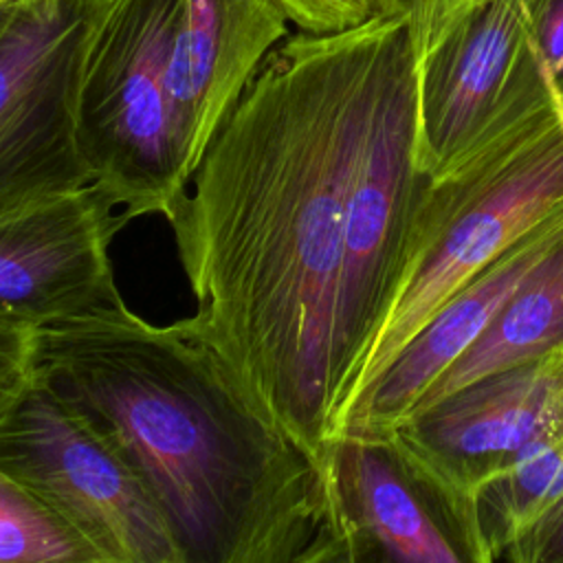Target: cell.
Returning <instances> with one entry per match:
<instances>
[{"label": "cell", "instance_id": "obj_1", "mask_svg": "<svg viewBox=\"0 0 563 563\" xmlns=\"http://www.w3.org/2000/svg\"><path fill=\"white\" fill-rule=\"evenodd\" d=\"M416 13L286 35L165 216L196 301L194 328L314 466L339 402L352 187L387 66Z\"/></svg>", "mask_w": 563, "mask_h": 563}, {"label": "cell", "instance_id": "obj_2", "mask_svg": "<svg viewBox=\"0 0 563 563\" xmlns=\"http://www.w3.org/2000/svg\"><path fill=\"white\" fill-rule=\"evenodd\" d=\"M35 367L128 457L185 563L321 559L317 466L189 317L152 323L119 295L40 328Z\"/></svg>", "mask_w": 563, "mask_h": 563}, {"label": "cell", "instance_id": "obj_3", "mask_svg": "<svg viewBox=\"0 0 563 563\" xmlns=\"http://www.w3.org/2000/svg\"><path fill=\"white\" fill-rule=\"evenodd\" d=\"M183 0H110L81 68L77 132L92 183L132 220L167 216L189 180L172 57Z\"/></svg>", "mask_w": 563, "mask_h": 563}, {"label": "cell", "instance_id": "obj_4", "mask_svg": "<svg viewBox=\"0 0 563 563\" xmlns=\"http://www.w3.org/2000/svg\"><path fill=\"white\" fill-rule=\"evenodd\" d=\"M0 468L79 537L97 563H185L128 457L37 372L0 416Z\"/></svg>", "mask_w": 563, "mask_h": 563}, {"label": "cell", "instance_id": "obj_5", "mask_svg": "<svg viewBox=\"0 0 563 563\" xmlns=\"http://www.w3.org/2000/svg\"><path fill=\"white\" fill-rule=\"evenodd\" d=\"M110 0H11L0 26V220L92 183L77 95Z\"/></svg>", "mask_w": 563, "mask_h": 563}, {"label": "cell", "instance_id": "obj_6", "mask_svg": "<svg viewBox=\"0 0 563 563\" xmlns=\"http://www.w3.org/2000/svg\"><path fill=\"white\" fill-rule=\"evenodd\" d=\"M128 220L97 183L2 218L0 317L40 330L119 297L110 244Z\"/></svg>", "mask_w": 563, "mask_h": 563}, {"label": "cell", "instance_id": "obj_7", "mask_svg": "<svg viewBox=\"0 0 563 563\" xmlns=\"http://www.w3.org/2000/svg\"><path fill=\"white\" fill-rule=\"evenodd\" d=\"M528 46V0H453L427 20L420 68L431 169L506 97Z\"/></svg>", "mask_w": 563, "mask_h": 563}, {"label": "cell", "instance_id": "obj_8", "mask_svg": "<svg viewBox=\"0 0 563 563\" xmlns=\"http://www.w3.org/2000/svg\"><path fill=\"white\" fill-rule=\"evenodd\" d=\"M561 244L563 209L501 253L435 312L365 394L339 438L356 435L385 442L418 398L468 350L512 292Z\"/></svg>", "mask_w": 563, "mask_h": 563}, {"label": "cell", "instance_id": "obj_9", "mask_svg": "<svg viewBox=\"0 0 563 563\" xmlns=\"http://www.w3.org/2000/svg\"><path fill=\"white\" fill-rule=\"evenodd\" d=\"M288 24L275 0L180 2L172 90L189 174Z\"/></svg>", "mask_w": 563, "mask_h": 563}, {"label": "cell", "instance_id": "obj_10", "mask_svg": "<svg viewBox=\"0 0 563 563\" xmlns=\"http://www.w3.org/2000/svg\"><path fill=\"white\" fill-rule=\"evenodd\" d=\"M563 418V347L486 376L405 420L387 440H416L435 457L508 460Z\"/></svg>", "mask_w": 563, "mask_h": 563}, {"label": "cell", "instance_id": "obj_11", "mask_svg": "<svg viewBox=\"0 0 563 563\" xmlns=\"http://www.w3.org/2000/svg\"><path fill=\"white\" fill-rule=\"evenodd\" d=\"M563 347V244L512 292L486 330L418 398L409 418L455 391ZM402 420V422H405Z\"/></svg>", "mask_w": 563, "mask_h": 563}, {"label": "cell", "instance_id": "obj_12", "mask_svg": "<svg viewBox=\"0 0 563 563\" xmlns=\"http://www.w3.org/2000/svg\"><path fill=\"white\" fill-rule=\"evenodd\" d=\"M493 508L501 545L517 548L563 506V418L471 484Z\"/></svg>", "mask_w": 563, "mask_h": 563}, {"label": "cell", "instance_id": "obj_13", "mask_svg": "<svg viewBox=\"0 0 563 563\" xmlns=\"http://www.w3.org/2000/svg\"><path fill=\"white\" fill-rule=\"evenodd\" d=\"M0 563H97V556L0 468Z\"/></svg>", "mask_w": 563, "mask_h": 563}, {"label": "cell", "instance_id": "obj_14", "mask_svg": "<svg viewBox=\"0 0 563 563\" xmlns=\"http://www.w3.org/2000/svg\"><path fill=\"white\" fill-rule=\"evenodd\" d=\"M297 31L332 33L396 13L402 0H275Z\"/></svg>", "mask_w": 563, "mask_h": 563}, {"label": "cell", "instance_id": "obj_15", "mask_svg": "<svg viewBox=\"0 0 563 563\" xmlns=\"http://www.w3.org/2000/svg\"><path fill=\"white\" fill-rule=\"evenodd\" d=\"M37 330L0 317V416L35 378Z\"/></svg>", "mask_w": 563, "mask_h": 563}, {"label": "cell", "instance_id": "obj_16", "mask_svg": "<svg viewBox=\"0 0 563 563\" xmlns=\"http://www.w3.org/2000/svg\"><path fill=\"white\" fill-rule=\"evenodd\" d=\"M532 48L563 88V0H528Z\"/></svg>", "mask_w": 563, "mask_h": 563}, {"label": "cell", "instance_id": "obj_17", "mask_svg": "<svg viewBox=\"0 0 563 563\" xmlns=\"http://www.w3.org/2000/svg\"><path fill=\"white\" fill-rule=\"evenodd\" d=\"M512 550L523 561H563V506Z\"/></svg>", "mask_w": 563, "mask_h": 563}, {"label": "cell", "instance_id": "obj_18", "mask_svg": "<svg viewBox=\"0 0 563 563\" xmlns=\"http://www.w3.org/2000/svg\"><path fill=\"white\" fill-rule=\"evenodd\" d=\"M453 0H402V7H422L427 11V20H433L442 13Z\"/></svg>", "mask_w": 563, "mask_h": 563}, {"label": "cell", "instance_id": "obj_19", "mask_svg": "<svg viewBox=\"0 0 563 563\" xmlns=\"http://www.w3.org/2000/svg\"><path fill=\"white\" fill-rule=\"evenodd\" d=\"M7 7H9V2H7L4 7H0V26H2V22H4V15H7Z\"/></svg>", "mask_w": 563, "mask_h": 563}, {"label": "cell", "instance_id": "obj_20", "mask_svg": "<svg viewBox=\"0 0 563 563\" xmlns=\"http://www.w3.org/2000/svg\"><path fill=\"white\" fill-rule=\"evenodd\" d=\"M7 2H11V0H0V7H4Z\"/></svg>", "mask_w": 563, "mask_h": 563}]
</instances>
